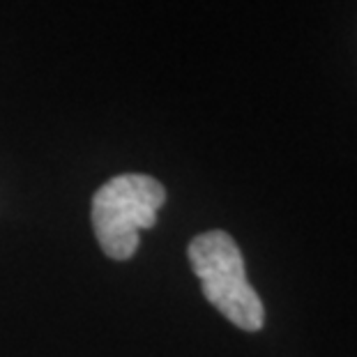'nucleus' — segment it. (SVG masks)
<instances>
[{
    "label": "nucleus",
    "mask_w": 357,
    "mask_h": 357,
    "mask_svg": "<svg viewBox=\"0 0 357 357\" xmlns=\"http://www.w3.org/2000/svg\"><path fill=\"white\" fill-rule=\"evenodd\" d=\"M194 275L201 281L205 300L245 332H258L265 325L263 302L249 284L245 258L226 231L201 233L187 249Z\"/></svg>",
    "instance_id": "nucleus-1"
},
{
    "label": "nucleus",
    "mask_w": 357,
    "mask_h": 357,
    "mask_svg": "<svg viewBox=\"0 0 357 357\" xmlns=\"http://www.w3.org/2000/svg\"><path fill=\"white\" fill-rule=\"evenodd\" d=\"M164 203L162 182L141 173H125L102 185L90 212L102 252L113 261H129L139 249V233L157 224Z\"/></svg>",
    "instance_id": "nucleus-2"
}]
</instances>
